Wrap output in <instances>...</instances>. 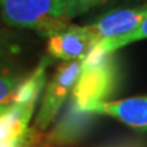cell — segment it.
Here are the masks:
<instances>
[{
  "mask_svg": "<svg viewBox=\"0 0 147 147\" xmlns=\"http://www.w3.org/2000/svg\"><path fill=\"white\" fill-rule=\"evenodd\" d=\"M113 53L104 52L95 44L82 60V69L71 98L78 109L87 110L116 93L120 83V69Z\"/></svg>",
  "mask_w": 147,
  "mask_h": 147,
  "instance_id": "obj_2",
  "label": "cell"
},
{
  "mask_svg": "<svg viewBox=\"0 0 147 147\" xmlns=\"http://www.w3.org/2000/svg\"><path fill=\"white\" fill-rule=\"evenodd\" d=\"M80 69H82V60L65 61L57 67L45 90L41 108L37 115L36 129L44 131L53 123L67 98L69 90L76 83Z\"/></svg>",
  "mask_w": 147,
  "mask_h": 147,
  "instance_id": "obj_3",
  "label": "cell"
},
{
  "mask_svg": "<svg viewBox=\"0 0 147 147\" xmlns=\"http://www.w3.org/2000/svg\"><path fill=\"white\" fill-rule=\"evenodd\" d=\"M105 1H108V0H90V3H91V5H93V7H95V5H100V4H102V3H105Z\"/></svg>",
  "mask_w": 147,
  "mask_h": 147,
  "instance_id": "obj_13",
  "label": "cell"
},
{
  "mask_svg": "<svg viewBox=\"0 0 147 147\" xmlns=\"http://www.w3.org/2000/svg\"><path fill=\"white\" fill-rule=\"evenodd\" d=\"M116 147H144L140 143H125V144H121V146H116Z\"/></svg>",
  "mask_w": 147,
  "mask_h": 147,
  "instance_id": "obj_12",
  "label": "cell"
},
{
  "mask_svg": "<svg viewBox=\"0 0 147 147\" xmlns=\"http://www.w3.org/2000/svg\"><path fill=\"white\" fill-rule=\"evenodd\" d=\"M97 38L87 26L68 25L48 40V53L52 59L65 61L83 60L95 47Z\"/></svg>",
  "mask_w": 147,
  "mask_h": 147,
  "instance_id": "obj_4",
  "label": "cell"
},
{
  "mask_svg": "<svg viewBox=\"0 0 147 147\" xmlns=\"http://www.w3.org/2000/svg\"><path fill=\"white\" fill-rule=\"evenodd\" d=\"M52 57H42L37 68L27 78H25L18 86L14 95L12 105H23L27 108H36L37 100L42 93V89L47 83V67L51 64Z\"/></svg>",
  "mask_w": 147,
  "mask_h": 147,
  "instance_id": "obj_8",
  "label": "cell"
},
{
  "mask_svg": "<svg viewBox=\"0 0 147 147\" xmlns=\"http://www.w3.org/2000/svg\"><path fill=\"white\" fill-rule=\"evenodd\" d=\"M91 112L78 109L72 100H69L65 113L61 116L56 127L51 134L44 135V140L47 147H60L68 146L82 138L86 129L90 127L93 121Z\"/></svg>",
  "mask_w": 147,
  "mask_h": 147,
  "instance_id": "obj_6",
  "label": "cell"
},
{
  "mask_svg": "<svg viewBox=\"0 0 147 147\" xmlns=\"http://www.w3.org/2000/svg\"><path fill=\"white\" fill-rule=\"evenodd\" d=\"M93 8L90 0H0L1 19L14 27L52 37L69 21Z\"/></svg>",
  "mask_w": 147,
  "mask_h": 147,
  "instance_id": "obj_1",
  "label": "cell"
},
{
  "mask_svg": "<svg viewBox=\"0 0 147 147\" xmlns=\"http://www.w3.org/2000/svg\"><path fill=\"white\" fill-rule=\"evenodd\" d=\"M146 38H147V16L138 25L136 29H134L132 32L127 33L124 36L116 37V38L102 40V41L97 42V45H98L104 52H115V51L125 47L128 44L140 41V40H146Z\"/></svg>",
  "mask_w": 147,
  "mask_h": 147,
  "instance_id": "obj_10",
  "label": "cell"
},
{
  "mask_svg": "<svg viewBox=\"0 0 147 147\" xmlns=\"http://www.w3.org/2000/svg\"><path fill=\"white\" fill-rule=\"evenodd\" d=\"M86 112L115 117L125 125L147 129V95L119 101H104L90 106Z\"/></svg>",
  "mask_w": 147,
  "mask_h": 147,
  "instance_id": "obj_7",
  "label": "cell"
},
{
  "mask_svg": "<svg viewBox=\"0 0 147 147\" xmlns=\"http://www.w3.org/2000/svg\"><path fill=\"white\" fill-rule=\"evenodd\" d=\"M21 53L18 37L8 30L0 19V71H4L16 60Z\"/></svg>",
  "mask_w": 147,
  "mask_h": 147,
  "instance_id": "obj_9",
  "label": "cell"
},
{
  "mask_svg": "<svg viewBox=\"0 0 147 147\" xmlns=\"http://www.w3.org/2000/svg\"><path fill=\"white\" fill-rule=\"evenodd\" d=\"M22 80L23 78L21 75L4 74L0 71V112L12 105L15 91Z\"/></svg>",
  "mask_w": 147,
  "mask_h": 147,
  "instance_id": "obj_11",
  "label": "cell"
},
{
  "mask_svg": "<svg viewBox=\"0 0 147 147\" xmlns=\"http://www.w3.org/2000/svg\"><path fill=\"white\" fill-rule=\"evenodd\" d=\"M146 16L147 4L135 8H120L105 14L87 27L100 42L106 38H116L132 32Z\"/></svg>",
  "mask_w": 147,
  "mask_h": 147,
  "instance_id": "obj_5",
  "label": "cell"
}]
</instances>
